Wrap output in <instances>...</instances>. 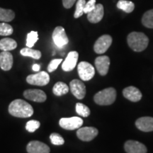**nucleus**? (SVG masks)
<instances>
[{
    "mask_svg": "<svg viewBox=\"0 0 153 153\" xmlns=\"http://www.w3.org/2000/svg\"><path fill=\"white\" fill-rule=\"evenodd\" d=\"M38 40V35L37 31H30L28 33L27 39H26V46L32 48Z\"/></svg>",
    "mask_w": 153,
    "mask_h": 153,
    "instance_id": "bb28decb",
    "label": "nucleus"
},
{
    "mask_svg": "<svg viewBox=\"0 0 153 153\" xmlns=\"http://www.w3.org/2000/svg\"><path fill=\"white\" fill-rule=\"evenodd\" d=\"M96 1L97 0H89V1L86 2L85 9H84V13L85 14H88V13L91 12V11L94 9L96 7Z\"/></svg>",
    "mask_w": 153,
    "mask_h": 153,
    "instance_id": "473e14b6",
    "label": "nucleus"
},
{
    "mask_svg": "<svg viewBox=\"0 0 153 153\" xmlns=\"http://www.w3.org/2000/svg\"><path fill=\"white\" fill-rule=\"evenodd\" d=\"M135 126L141 131H153V118L149 116L140 118L135 121Z\"/></svg>",
    "mask_w": 153,
    "mask_h": 153,
    "instance_id": "a211bd4d",
    "label": "nucleus"
},
{
    "mask_svg": "<svg viewBox=\"0 0 153 153\" xmlns=\"http://www.w3.org/2000/svg\"><path fill=\"white\" fill-rule=\"evenodd\" d=\"M15 17L14 12L11 9L0 8V22H11Z\"/></svg>",
    "mask_w": 153,
    "mask_h": 153,
    "instance_id": "b1692460",
    "label": "nucleus"
},
{
    "mask_svg": "<svg viewBox=\"0 0 153 153\" xmlns=\"http://www.w3.org/2000/svg\"><path fill=\"white\" fill-rule=\"evenodd\" d=\"M28 153H50V148L45 143L37 140L30 141L26 147Z\"/></svg>",
    "mask_w": 153,
    "mask_h": 153,
    "instance_id": "ddd939ff",
    "label": "nucleus"
},
{
    "mask_svg": "<svg viewBox=\"0 0 153 153\" xmlns=\"http://www.w3.org/2000/svg\"><path fill=\"white\" fill-rule=\"evenodd\" d=\"M116 98V91L114 88L109 87L99 91L94 97L96 104L101 106H108L114 104Z\"/></svg>",
    "mask_w": 153,
    "mask_h": 153,
    "instance_id": "7ed1b4c3",
    "label": "nucleus"
},
{
    "mask_svg": "<svg viewBox=\"0 0 153 153\" xmlns=\"http://www.w3.org/2000/svg\"><path fill=\"white\" fill-rule=\"evenodd\" d=\"M117 7L126 13H131L135 9V4L133 2L128 0H119L117 3Z\"/></svg>",
    "mask_w": 153,
    "mask_h": 153,
    "instance_id": "5701e85b",
    "label": "nucleus"
},
{
    "mask_svg": "<svg viewBox=\"0 0 153 153\" xmlns=\"http://www.w3.org/2000/svg\"><path fill=\"white\" fill-rule=\"evenodd\" d=\"M59 124L63 129L73 131L79 128L80 126L83 124V120L81 118L76 117V116L71 118H62L59 121Z\"/></svg>",
    "mask_w": 153,
    "mask_h": 153,
    "instance_id": "6e6552de",
    "label": "nucleus"
},
{
    "mask_svg": "<svg viewBox=\"0 0 153 153\" xmlns=\"http://www.w3.org/2000/svg\"><path fill=\"white\" fill-rule=\"evenodd\" d=\"M70 88L72 94L78 99L85 98L86 95V87L85 84L79 79H73L70 82Z\"/></svg>",
    "mask_w": 153,
    "mask_h": 153,
    "instance_id": "9d476101",
    "label": "nucleus"
},
{
    "mask_svg": "<svg viewBox=\"0 0 153 153\" xmlns=\"http://www.w3.org/2000/svg\"><path fill=\"white\" fill-rule=\"evenodd\" d=\"M129 47L135 52H142L148 47L149 38L141 32H132L127 37Z\"/></svg>",
    "mask_w": 153,
    "mask_h": 153,
    "instance_id": "f03ea898",
    "label": "nucleus"
},
{
    "mask_svg": "<svg viewBox=\"0 0 153 153\" xmlns=\"http://www.w3.org/2000/svg\"><path fill=\"white\" fill-rule=\"evenodd\" d=\"M75 108L76 112L82 117H88L90 115V109L89 107L82 103H76Z\"/></svg>",
    "mask_w": 153,
    "mask_h": 153,
    "instance_id": "a878e982",
    "label": "nucleus"
},
{
    "mask_svg": "<svg viewBox=\"0 0 153 153\" xmlns=\"http://www.w3.org/2000/svg\"><path fill=\"white\" fill-rule=\"evenodd\" d=\"M99 131L96 128L94 127H84L80 128L76 132L78 138L82 141L89 142L94 139L98 135Z\"/></svg>",
    "mask_w": 153,
    "mask_h": 153,
    "instance_id": "1a4fd4ad",
    "label": "nucleus"
},
{
    "mask_svg": "<svg viewBox=\"0 0 153 153\" xmlns=\"http://www.w3.org/2000/svg\"><path fill=\"white\" fill-rule=\"evenodd\" d=\"M50 139H51L52 144L55 145H62L65 143V140L61 136L60 134L57 133H53L50 135Z\"/></svg>",
    "mask_w": 153,
    "mask_h": 153,
    "instance_id": "c756f323",
    "label": "nucleus"
},
{
    "mask_svg": "<svg viewBox=\"0 0 153 153\" xmlns=\"http://www.w3.org/2000/svg\"><path fill=\"white\" fill-rule=\"evenodd\" d=\"M41 123L39 121L36 120H30L26 123V129L30 133H33L38 128H39Z\"/></svg>",
    "mask_w": 153,
    "mask_h": 153,
    "instance_id": "7c9ffc66",
    "label": "nucleus"
},
{
    "mask_svg": "<svg viewBox=\"0 0 153 153\" xmlns=\"http://www.w3.org/2000/svg\"><path fill=\"white\" fill-rule=\"evenodd\" d=\"M142 24L145 27L153 28V9L149 10L143 14Z\"/></svg>",
    "mask_w": 153,
    "mask_h": 153,
    "instance_id": "393cba45",
    "label": "nucleus"
},
{
    "mask_svg": "<svg viewBox=\"0 0 153 153\" xmlns=\"http://www.w3.org/2000/svg\"><path fill=\"white\" fill-rule=\"evenodd\" d=\"M26 82L31 85L45 86L49 83L50 76L46 72L41 71L37 74L28 75L26 77Z\"/></svg>",
    "mask_w": 153,
    "mask_h": 153,
    "instance_id": "423d86ee",
    "label": "nucleus"
},
{
    "mask_svg": "<svg viewBox=\"0 0 153 153\" xmlns=\"http://www.w3.org/2000/svg\"><path fill=\"white\" fill-rule=\"evenodd\" d=\"M112 43V38L109 35H103L99 37L94 45V52L97 54L106 53Z\"/></svg>",
    "mask_w": 153,
    "mask_h": 153,
    "instance_id": "0eeeda50",
    "label": "nucleus"
},
{
    "mask_svg": "<svg viewBox=\"0 0 153 153\" xmlns=\"http://www.w3.org/2000/svg\"><path fill=\"white\" fill-rule=\"evenodd\" d=\"M62 59H53V60L51 61L48 66V71L49 72H54L57 68V67L59 66V65L62 62Z\"/></svg>",
    "mask_w": 153,
    "mask_h": 153,
    "instance_id": "2f4dec72",
    "label": "nucleus"
},
{
    "mask_svg": "<svg viewBox=\"0 0 153 153\" xmlns=\"http://www.w3.org/2000/svg\"><path fill=\"white\" fill-rule=\"evenodd\" d=\"M123 97L133 102H137L142 99V93L138 89L133 86L125 88L123 90Z\"/></svg>",
    "mask_w": 153,
    "mask_h": 153,
    "instance_id": "dca6fc26",
    "label": "nucleus"
},
{
    "mask_svg": "<svg viewBox=\"0 0 153 153\" xmlns=\"http://www.w3.org/2000/svg\"><path fill=\"white\" fill-rule=\"evenodd\" d=\"M13 55L9 51H3L0 53V68L4 71L10 70L13 66Z\"/></svg>",
    "mask_w": 153,
    "mask_h": 153,
    "instance_id": "6ab92c4d",
    "label": "nucleus"
},
{
    "mask_svg": "<svg viewBox=\"0 0 153 153\" xmlns=\"http://www.w3.org/2000/svg\"><path fill=\"white\" fill-rule=\"evenodd\" d=\"M85 4H86L85 0H77V1H76V4L75 12H74V18L77 19L83 15L84 9H85Z\"/></svg>",
    "mask_w": 153,
    "mask_h": 153,
    "instance_id": "cd10ccee",
    "label": "nucleus"
},
{
    "mask_svg": "<svg viewBox=\"0 0 153 153\" xmlns=\"http://www.w3.org/2000/svg\"><path fill=\"white\" fill-rule=\"evenodd\" d=\"M77 71L80 79L83 81H89L95 74L94 68L87 62H79L77 66Z\"/></svg>",
    "mask_w": 153,
    "mask_h": 153,
    "instance_id": "20e7f679",
    "label": "nucleus"
},
{
    "mask_svg": "<svg viewBox=\"0 0 153 153\" xmlns=\"http://www.w3.org/2000/svg\"><path fill=\"white\" fill-rule=\"evenodd\" d=\"M52 38L55 45L59 48H62L69 43L68 36L65 28L62 26H57L53 32Z\"/></svg>",
    "mask_w": 153,
    "mask_h": 153,
    "instance_id": "39448f33",
    "label": "nucleus"
},
{
    "mask_svg": "<svg viewBox=\"0 0 153 153\" xmlns=\"http://www.w3.org/2000/svg\"><path fill=\"white\" fill-rule=\"evenodd\" d=\"M69 91V87L65 83L62 82H58L54 85L53 88V92L55 96H60L66 94Z\"/></svg>",
    "mask_w": 153,
    "mask_h": 153,
    "instance_id": "412c9836",
    "label": "nucleus"
},
{
    "mask_svg": "<svg viewBox=\"0 0 153 153\" xmlns=\"http://www.w3.org/2000/svg\"><path fill=\"white\" fill-rule=\"evenodd\" d=\"M104 7L101 4H98L96 5V7L94 10L87 14V19L89 22L92 24H97L102 20L104 17Z\"/></svg>",
    "mask_w": 153,
    "mask_h": 153,
    "instance_id": "f3484780",
    "label": "nucleus"
},
{
    "mask_svg": "<svg viewBox=\"0 0 153 153\" xmlns=\"http://www.w3.org/2000/svg\"><path fill=\"white\" fill-rule=\"evenodd\" d=\"M24 97L28 100L38 103L44 102L47 99L45 93L41 89H27L24 91Z\"/></svg>",
    "mask_w": 153,
    "mask_h": 153,
    "instance_id": "9b49d317",
    "label": "nucleus"
},
{
    "mask_svg": "<svg viewBox=\"0 0 153 153\" xmlns=\"http://www.w3.org/2000/svg\"><path fill=\"white\" fill-rule=\"evenodd\" d=\"M110 65V59L106 55L97 57L95 60V66L100 75L104 76L108 73Z\"/></svg>",
    "mask_w": 153,
    "mask_h": 153,
    "instance_id": "f8f14e48",
    "label": "nucleus"
},
{
    "mask_svg": "<svg viewBox=\"0 0 153 153\" xmlns=\"http://www.w3.org/2000/svg\"><path fill=\"white\" fill-rule=\"evenodd\" d=\"M33 108L30 104L22 99L14 100L9 106V113L17 118H28L33 114Z\"/></svg>",
    "mask_w": 153,
    "mask_h": 153,
    "instance_id": "f257e3e1",
    "label": "nucleus"
},
{
    "mask_svg": "<svg viewBox=\"0 0 153 153\" xmlns=\"http://www.w3.org/2000/svg\"><path fill=\"white\" fill-rule=\"evenodd\" d=\"M41 69V66L38 64H35L33 65V70L35 72H38Z\"/></svg>",
    "mask_w": 153,
    "mask_h": 153,
    "instance_id": "f704fd0d",
    "label": "nucleus"
},
{
    "mask_svg": "<svg viewBox=\"0 0 153 153\" xmlns=\"http://www.w3.org/2000/svg\"><path fill=\"white\" fill-rule=\"evenodd\" d=\"M17 47L15 40L10 38H4L0 41V50L3 51H10Z\"/></svg>",
    "mask_w": 153,
    "mask_h": 153,
    "instance_id": "aec40b11",
    "label": "nucleus"
},
{
    "mask_svg": "<svg viewBox=\"0 0 153 153\" xmlns=\"http://www.w3.org/2000/svg\"><path fill=\"white\" fill-rule=\"evenodd\" d=\"M79 54L76 51H71L68 53L65 60L62 65V69L65 72H70L74 70L76 65Z\"/></svg>",
    "mask_w": 153,
    "mask_h": 153,
    "instance_id": "4468645a",
    "label": "nucleus"
},
{
    "mask_svg": "<svg viewBox=\"0 0 153 153\" xmlns=\"http://www.w3.org/2000/svg\"><path fill=\"white\" fill-rule=\"evenodd\" d=\"M76 0H62V4L65 9H70Z\"/></svg>",
    "mask_w": 153,
    "mask_h": 153,
    "instance_id": "72a5a7b5",
    "label": "nucleus"
},
{
    "mask_svg": "<svg viewBox=\"0 0 153 153\" xmlns=\"http://www.w3.org/2000/svg\"><path fill=\"white\" fill-rule=\"evenodd\" d=\"M124 148L127 153H147V148L145 145L138 141H126Z\"/></svg>",
    "mask_w": 153,
    "mask_h": 153,
    "instance_id": "2eb2a0df",
    "label": "nucleus"
},
{
    "mask_svg": "<svg viewBox=\"0 0 153 153\" xmlns=\"http://www.w3.org/2000/svg\"><path fill=\"white\" fill-rule=\"evenodd\" d=\"M20 53L23 56L30 57L33 59H36V60H38V59H40L41 57V51L32 49L31 48H24L21 50Z\"/></svg>",
    "mask_w": 153,
    "mask_h": 153,
    "instance_id": "4be33fe9",
    "label": "nucleus"
},
{
    "mask_svg": "<svg viewBox=\"0 0 153 153\" xmlns=\"http://www.w3.org/2000/svg\"><path fill=\"white\" fill-rule=\"evenodd\" d=\"M12 26L7 23H1L0 24V36H9L13 33Z\"/></svg>",
    "mask_w": 153,
    "mask_h": 153,
    "instance_id": "c85d7f7f",
    "label": "nucleus"
}]
</instances>
